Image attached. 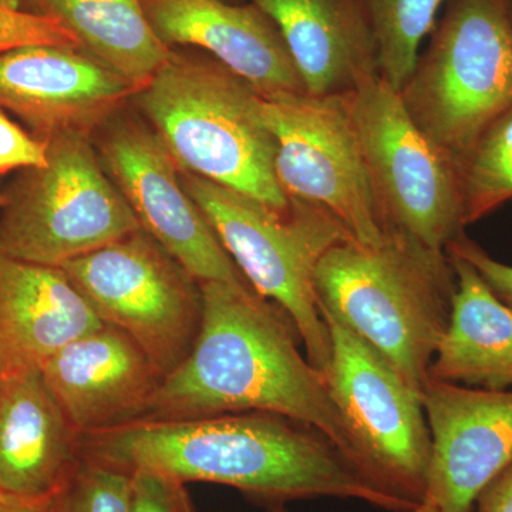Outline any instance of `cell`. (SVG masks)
Segmentation results:
<instances>
[{
  "label": "cell",
  "mask_w": 512,
  "mask_h": 512,
  "mask_svg": "<svg viewBox=\"0 0 512 512\" xmlns=\"http://www.w3.org/2000/svg\"><path fill=\"white\" fill-rule=\"evenodd\" d=\"M446 252L461 256L477 269L481 278L501 301L512 308V265L498 261L483 247L467 237L466 232L448 245Z\"/></svg>",
  "instance_id": "28"
},
{
  "label": "cell",
  "mask_w": 512,
  "mask_h": 512,
  "mask_svg": "<svg viewBox=\"0 0 512 512\" xmlns=\"http://www.w3.org/2000/svg\"><path fill=\"white\" fill-rule=\"evenodd\" d=\"M458 173L466 227L512 200V109L478 138Z\"/></svg>",
  "instance_id": "23"
},
{
  "label": "cell",
  "mask_w": 512,
  "mask_h": 512,
  "mask_svg": "<svg viewBox=\"0 0 512 512\" xmlns=\"http://www.w3.org/2000/svg\"><path fill=\"white\" fill-rule=\"evenodd\" d=\"M161 42L192 46L238 74L259 94L305 92L274 22L252 3L141 0Z\"/></svg>",
  "instance_id": "16"
},
{
  "label": "cell",
  "mask_w": 512,
  "mask_h": 512,
  "mask_svg": "<svg viewBox=\"0 0 512 512\" xmlns=\"http://www.w3.org/2000/svg\"><path fill=\"white\" fill-rule=\"evenodd\" d=\"M332 339L323 376L355 431L367 476L410 503L426 498L431 434L421 396L386 357L322 312Z\"/></svg>",
  "instance_id": "11"
},
{
  "label": "cell",
  "mask_w": 512,
  "mask_h": 512,
  "mask_svg": "<svg viewBox=\"0 0 512 512\" xmlns=\"http://www.w3.org/2000/svg\"><path fill=\"white\" fill-rule=\"evenodd\" d=\"M275 138V174L289 198L335 215L362 245L386 235L346 94H261Z\"/></svg>",
  "instance_id": "10"
},
{
  "label": "cell",
  "mask_w": 512,
  "mask_h": 512,
  "mask_svg": "<svg viewBox=\"0 0 512 512\" xmlns=\"http://www.w3.org/2000/svg\"><path fill=\"white\" fill-rule=\"evenodd\" d=\"M380 217L434 251L464 234L457 164L414 123L402 94L380 74L346 93Z\"/></svg>",
  "instance_id": "8"
},
{
  "label": "cell",
  "mask_w": 512,
  "mask_h": 512,
  "mask_svg": "<svg viewBox=\"0 0 512 512\" xmlns=\"http://www.w3.org/2000/svg\"><path fill=\"white\" fill-rule=\"evenodd\" d=\"M274 22L305 92L338 96L379 74L363 0H248Z\"/></svg>",
  "instance_id": "18"
},
{
  "label": "cell",
  "mask_w": 512,
  "mask_h": 512,
  "mask_svg": "<svg viewBox=\"0 0 512 512\" xmlns=\"http://www.w3.org/2000/svg\"><path fill=\"white\" fill-rule=\"evenodd\" d=\"M103 325L62 268L0 249V353L9 372L42 367L57 350Z\"/></svg>",
  "instance_id": "19"
},
{
  "label": "cell",
  "mask_w": 512,
  "mask_h": 512,
  "mask_svg": "<svg viewBox=\"0 0 512 512\" xmlns=\"http://www.w3.org/2000/svg\"><path fill=\"white\" fill-rule=\"evenodd\" d=\"M471 512H512V464L478 494Z\"/></svg>",
  "instance_id": "29"
},
{
  "label": "cell",
  "mask_w": 512,
  "mask_h": 512,
  "mask_svg": "<svg viewBox=\"0 0 512 512\" xmlns=\"http://www.w3.org/2000/svg\"><path fill=\"white\" fill-rule=\"evenodd\" d=\"M79 40L84 52L137 87L168 62L174 50L161 42L141 0H32Z\"/></svg>",
  "instance_id": "21"
},
{
  "label": "cell",
  "mask_w": 512,
  "mask_h": 512,
  "mask_svg": "<svg viewBox=\"0 0 512 512\" xmlns=\"http://www.w3.org/2000/svg\"><path fill=\"white\" fill-rule=\"evenodd\" d=\"M101 322L123 330L164 376L190 355L201 284L143 228L62 266Z\"/></svg>",
  "instance_id": "9"
},
{
  "label": "cell",
  "mask_w": 512,
  "mask_h": 512,
  "mask_svg": "<svg viewBox=\"0 0 512 512\" xmlns=\"http://www.w3.org/2000/svg\"><path fill=\"white\" fill-rule=\"evenodd\" d=\"M45 141L47 164L23 170L3 194V252L62 268L141 228L89 134L66 131Z\"/></svg>",
  "instance_id": "7"
},
{
  "label": "cell",
  "mask_w": 512,
  "mask_h": 512,
  "mask_svg": "<svg viewBox=\"0 0 512 512\" xmlns=\"http://www.w3.org/2000/svg\"><path fill=\"white\" fill-rule=\"evenodd\" d=\"M421 402L431 434L424 501L441 512H471L478 494L512 464V389L429 379Z\"/></svg>",
  "instance_id": "13"
},
{
  "label": "cell",
  "mask_w": 512,
  "mask_h": 512,
  "mask_svg": "<svg viewBox=\"0 0 512 512\" xmlns=\"http://www.w3.org/2000/svg\"><path fill=\"white\" fill-rule=\"evenodd\" d=\"M110 124L101 141V163L140 227L200 284L251 288L185 190L180 168L153 127L123 119Z\"/></svg>",
  "instance_id": "12"
},
{
  "label": "cell",
  "mask_w": 512,
  "mask_h": 512,
  "mask_svg": "<svg viewBox=\"0 0 512 512\" xmlns=\"http://www.w3.org/2000/svg\"><path fill=\"white\" fill-rule=\"evenodd\" d=\"M133 474L83 457L57 497V512H131Z\"/></svg>",
  "instance_id": "24"
},
{
  "label": "cell",
  "mask_w": 512,
  "mask_h": 512,
  "mask_svg": "<svg viewBox=\"0 0 512 512\" xmlns=\"http://www.w3.org/2000/svg\"><path fill=\"white\" fill-rule=\"evenodd\" d=\"M315 292L320 312L370 343L421 396L456 292L447 252L390 228L379 245L349 239L320 259Z\"/></svg>",
  "instance_id": "3"
},
{
  "label": "cell",
  "mask_w": 512,
  "mask_h": 512,
  "mask_svg": "<svg viewBox=\"0 0 512 512\" xmlns=\"http://www.w3.org/2000/svg\"><path fill=\"white\" fill-rule=\"evenodd\" d=\"M47 164V144L26 133L0 109V173L29 170Z\"/></svg>",
  "instance_id": "27"
},
{
  "label": "cell",
  "mask_w": 512,
  "mask_h": 512,
  "mask_svg": "<svg viewBox=\"0 0 512 512\" xmlns=\"http://www.w3.org/2000/svg\"><path fill=\"white\" fill-rule=\"evenodd\" d=\"M57 497L59 494L39 500H26L0 495V512H57Z\"/></svg>",
  "instance_id": "30"
},
{
  "label": "cell",
  "mask_w": 512,
  "mask_h": 512,
  "mask_svg": "<svg viewBox=\"0 0 512 512\" xmlns=\"http://www.w3.org/2000/svg\"><path fill=\"white\" fill-rule=\"evenodd\" d=\"M447 255L456 272V292L429 379L477 389H512V308L470 262Z\"/></svg>",
  "instance_id": "20"
},
{
  "label": "cell",
  "mask_w": 512,
  "mask_h": 512,
  "mask_svg": "<svg viewBox=\"0 0 512 512\" xmlns=\"http://www.w3.org/2000/svg\"><path fill=\"white\" fill-rule=\"evenodd\" d=\"M3 195L0 194V205H2Z\"/></svg>",
  "instance_id": "33"
},
{
  "label": "cell",
  "mask_w": 512,
  "mask_h": 512,
  "mask_svg": "<svg viewBox=\"0 0 512 512\" xmlns=\"http://www.w3.org/2000/svg\"><path fill=\"white\" fill-rule=\"evenodd\" d=\"M80 439L40 367L10 370L0 387V495L59 494L82 463Z\"/></svg>",
  "instance_id": "17"
},
{
  "label": "cell",
  "mask_w": 512,
  "mask_h": 512,
  "mask_svg": "<svg viewBox=\"0 0 512 512\" xmlns=\"http://www.w3.org/2000/svg\"><path fill=\"white\" fill-rule=\"evenodd\" d=\"M400 90L414 123L457 167L512 109V0H448Z\"/></svg>",
  "instance_id": "6"
},
{
  "label": "cell",
  "mask_w": 512,
  "mask_h": 512,
  "mask_svg": "<svg viewBox=\"0 0 512 512\" xmlns=\"http://www.w3.org/2000/svg\"><path fill=\"white\" fill-rule=\"evenodd\" d=\"M201 291L198 338L164 377L144 420L278 414L318 430L370 478L355 431L323 373L299 350L285 312L248 286L204 282Z\"/></svg>",
  "instance_id": "2"
},
{
  "label": "cell",
  "mask_w": 512,
  "mask_h": 512,
  "mask_svg": "<svg viewBox=\"0 0 512 512\" xmlns=\"http://www.w3.org/2000/svg\"><path fill=\"white\" fill-rule=\"evenodd\" d=\"M82 456L128 473L235 488L268 508L311 498H346L393 512L419 504L367 478L318 430L272 413L141 420L86 434Z\"/></svg>",
  "instance_id": "1"
},
{
  "label": "cell",
  "mask_w": 512,
  "mask_h": 512,
  "mask_svg": "<svg viewBox=\"0 0 512 512\" xmlns=\"http://www.w3.org/2000/svg\"><path fill=\"white\" fill-rule=\"evenodd\" d=\"M8 373V365H6L5 359H3L2 353H0V387H2L3 382H5Z\"/></svg>",
  "instance_id": "32"
},
{
  "label": "cell",
  "mask_w": 512,
  "mask_h": 512,
  "mask_svg": "<svg viewBox=\"0 0 512 512\" xmlns=\"http://www.w3.org/2000/svg\"><path fill=\"white\" fill-rule=\"evenodd\" d=\"M448 0H363L376 40L380 77L402 90L416 69L421 43Z\"/></svg>",
  "instance_id": "22"
},
{
  "label": "cell",
  "mask_w": 512,
  "mask_h": 512,
  "mask_svg": "<svg viewBox=\"0 0 512 512\" xmlns=\"http://www.w3.org/2000/svg\"><path fill=\"white\" fill-rule=\"evenodd\" d=\"M40 370L80 437L146 419L165 377L137 342L107 323L57 350Z\"/></svg>",
  "instance_id": "15"
},
{
  "label": "cell",
  "mask_w": 512,
  "mask_h": 512,
  "mask_svg": "<svg viewBox=\"0 0 512 512\" xmlns=\"http://www.w3.org/2000/svg\"><path fill=\"white\" fill-rule=\"evenodd\" d=\"M40 45L82 49L77 37L59 20L45 13L20 10L0 0V55L20 47Z\"/></svg>",
  "instance_id": "25"
},
{
  "label": "cell",
  "mask_w": 512,
  "mask_h": 512,
  "mask_svg": "<svg viewBox=\"0 0 512 512\" xmlns=\"http://www.w3.org/2000/svg\"><path fill=\"white\" fill-rule=\"evenodd\" d=\"M181 181L249 286L285 312L309 362L325 372L332 339L316 298L315 272L329 249L353 239L348 229L312 202L289 198L279 210L198 175L181 171Z\"/></svg>",
  "instance_id": "5"
},
{
  "label": "cell",
  "mask_w": 512,
  "mask_h": 512,
  "mask_svg": "<svg viewBox=\"0 0 512 512\" xmlns=\"http://www.w3.org/2000/svg\"><path fill=\"white\" fill-rule=\"evenodd\" d=\"M131 474V512H197L187 484L153 471L138 470Z\"/></svg>",
  "instance_id": "26"
},
{
  "label": "cell",
  "mask_w": 512,
  "mask_h": 512,
  "mask_svg": "<svg viewBox=\"0 0 512 512\" xmlns=\"http://www.w3.org/2000/svg\"><path fill=\"white\" fill-rule=\"evenodd\" d=\"M138 93L134 84L82 49L26 46L0 55V109L45 140L92 134Z\"/></svg>",
  "instance_id": "14"
},
{
  "label": "cell",
  "mask_w": 512,
  "mask_h": 512,
  "mask_svg": "<svg viewBox=\"0 0 512 512\" xmlns=\"http://www.w3.org/2000/svg\"><path fill=\"white\" fill-rule=\"evenodd\" d=\"M136 96L181 171L288 207L262 96L247 80L210 55L173 52Z\"/></svg>",
  "instance_id": "4"
},
{
  "label": "cell",
  "mask_w": 512,
  "mask_h": 512,
  "mask_svg": "<svg viewBox=\"0 0 512 512\" xmlns=\"http://www.w3.org/2000/svg\"><path fill=\"white\" fill-rule=\"evenodd\" d=\"M266 512H288L286 511L285 505H278V507L268 508ZM409 512H441L439 508L434 507L433 504L427 503V501H423L417 505L416 508H413L412 511Z\"/></svg>",
  "instance_id": "31"
}]
</instances>
